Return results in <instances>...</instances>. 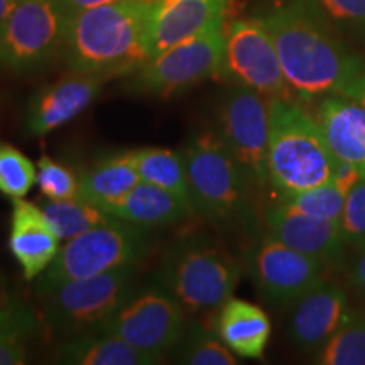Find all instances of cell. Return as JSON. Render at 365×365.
Instances as JSON below:
<instances>
[{
	"label": "cell",
	"instance_id": "obj_1",
	"mask_svg": "<svg viewBox=\"0 0 365 365\" xmlns=\"http://www.w3.org/2000/svg\"><path fill=\"white\" fill-rule=\"evenodd\" d=\"M276 46L294 95H344L365 75V59L333 29L313 0H269L255 14Z\"/></svg>",
	"mask_w": 365,
	"mask_h": 365
},
{
	"label": "cell",
	"instance_id": "obj_2",
	"mask_svg": "<svg viewBox=\"0 0 365 365\" xmlns=\"http://www.w3.org/2000/svg\"><path fill=\"white\" fill-rule=\"evenodd\" d=\"M153 0H122L86 9L68 19L66 65L73 71L130 75L150 58Z\"/></svg>",
	"mask_w": 365,
	"mask_h": 365
},
{
	"label": "cell",
	"instance_id": "obj_3",
	"mask_svg": "<svg viewBox=\"0 0 365 365\" xmlns=\"http://www.w3.org/2000/svg\"><path fill=\"white\" fill-rule=\"evenodd\" d=\"M182 156L193 212L220 232H247L255 223L257 190L215 130L195 134Z\"/></svg>",
	"mask_w": 365,
	"mask_h": 365
},
{
	"label": "cell",
	"instance_id": "obj_4",
	"mask_svg": "<svg viewBox=\"0 0 365 365\" xmlns=\"http://www.w3.org/2000/svg\"><path fill=\"white\" fill-rule=\"evenodd\" d=\"M269 185L279 200L327 185L341 163L331 153L314 117L293 100H269Z\"/></svg>",
	"mask_w": 365,
	"mask_h": 365
},
{
	"label": "cell",
	"instance_id": "obj_5",
	"mask_svg": "<svg viewBox=\"0 0 365 365\" xmlns=\"http://www.w3.org/2000/svg\"><path fill=\"white\" fill-rule=\"evenodd\" d=\"M158 284L190 313L220 308L234 294L240 266L215 237L190 232L168 244L156 272Z\"/></svg>",
	"mask_w": 365,
	"mask_h": 365
},
{
	"label": "cell",
	"instance_id": "obj_6",
	"mask_svg": "<svg viewBox=\"0 0 365 365\" xmlns=\"http://www.w3.org/2000/svg\"><path fill=\"white\" fill-rule=\"evenodd\" d=\"M139 287V264L63 282L39 294L41 317L54 336L98 331Z\"/></svg>",
	"mask_w": 365,
	"mask_h": 365
},
{
	"label": "cell",
	"instance_id": "obj_7",
	"mask_svg": "<svg viewBox=\"0 0 365 365\" xmlns=\"http://www.w3.org/2000/svg\"><path fill=\"white\" fill-rule=\"evenodd\" d=\"M150 250L149 228L113 220L65 240L49 267L36 282L43 294L63 282L85 279L113 269L140 264Z\"/></svg>",
	"mask_w": 365,
	"mask_h": 365
},
{
	"label": "cell",
	"instance_id": "obj_8",
	"mask_svg": "<svg viewBox=\"0 0 365 365\" xmlns=\"http://www.w3.org/2000/svg\"><path fill=\"white\" fill-rule=\"evenodd\" d=\"M223 53L225 26L150 56L130 73L127 88L140 95L171 97L222 75Z\"/></svg>",
	"mask_w": 365,
	"mask_h": 365
},
{
	"label": "cell",
	"instance_id": "obj_9",
	"mask_svg": "<svg viewBox=\"0 0 365 365\" xmlns=\"http://www.w3.org/2000/svg\"><path fill=\"white\" fill-rule=\"evenodd\" d=\"M185 313L180 301L161 284L137 287L98 331L118 336L161 362L188 323Z\"/></svg>",
	"mask_w": 365,
	"mask_h": 365
},
{
	"label": "cell",
	"instance_id": "obj_10",
	"mask_svg": "<svg viewBox=\"0 0 365 365\" xmlns=\"http://www.w3.org/2000/svg\"><path fill=\"white\" fill-rule=\"evenodd\" d=\"M66 26L58 0H19L0 33V63L19 73L44 66L63 49Z\"/></svg>",
	"mask_w": 365,
	"mask_h": 365
},
{
	"label": "cell",
	"instance_id": "obj_11",
	"mask_svg": "<svg viewBox=\"0 0 365 365\" xmlns=\"http://www.w3.org/2000/svg\"><path fill=\"white\" fill-rule=\"evenodd\" d=\"M222 75L266 98L293 100L294 91L282 71L271 36L255 17L235 19L225 26Z\"/></svg>",
	"mask_w": 365,
	"mask_h": 365
},
{
	"label": "cell",
	"instance_id": "obj_12",
	"mask_svg": "<svg viewBox=\"0 0 365 365\" xmlns=\"http://www.w3.org/2000/svg\"><path fill=\"white\" fill-rule=\"evenodd\" d=\"M217 134L257 190L269 185V98L235 85L218 108Z\"/></svg>",
	"mask_w": 365,
	"mask_h": 365
},
{
	"label": "cell",
	"instance_id": "obj_13",
	"mask_svg": "<svg viewBox=\"0 0 365 365\" xmlns=\"http://www.w3.org/2000/svg\"><path fill=\"white\" fill-rule=\"evenodd\" d=\"M325 267L323 261L289 247L269 232L255 242L249 257L259 294L274 307L294 304L323 281Z\"/></svg>",
	"mask_w": 365,
	"mask_h": 365
},
{
	"label": "cell",
	"instance_id": "obj_14",
	"mask_svg": "<svg viewBox=\"0 0 365 365\" xmlns=\"http://www.w3.org/2000/svg\"><path fill=\"white\" fill-rule=\"evenodd\" d=\"M107 81L95 73L73 71L41 88L27 103L26 130L31 135H46L66 125L83 113Z\"/></svg>",
	"mask_w": 365,
	"mask_h": 365
},
{
	"label": "cell",
	"instance_id": "obj_15",
	"mask_svg": "<svg viewBox=\"0 0 365 365\" xmlns=\"http://www.w3.org/2000/svg\"><path fill=\"white\" fill-rule=\"evenodd\" d=\"M267 232L299 252L319 259L327 266H341L346 242L340 223L314 218L281 202L264 212Z\"/></svg>",
	"mask_w": 365,
	"mask_h": 365
},
{
	"label": "cell",
	"instance_id": "obj_16",
	"mask_svg": "<svg viewBox=\"0 0 365 365\" xmlns=\"http://www.w3.org/2000/svg\"><path fill=\"white\" fill-rule=\"evenodd\" d=\"M350 309L344 287L323 279L294 303L287 330L291 341L303 352H319L344 325Z\"/></svg>",
	"mask_w": 365,
	"mask_h": 365
},
{
	"label": "cell",
	"instance_id": "obj_17",
	"mask_svg": "<svg viewBox=\"0 0 365 365\" xmlns=\"http://www.w3.org/2000/svg\"><path fill=\"white\" fill-rule=\"evenodd\" d=\"M228 0H153L150 56L225 26Z\"/></svg>",
	"mask_w": 365,
	"mask_h": 365
},
{
	"label": "cell",
	"instance_id": "obj_18",
	"mask_svg": "<svg viewBox=\"0 0 365 365\" xmlns=\"http://www.w3.org/2000/svg\"><path fill=\"white\" fill-rule=\"evenodd\" d=\"M11 202L9 249L26 279L34 281L54 261L61 239L39 205L26 198H12Z\"/></svg>",
	"mask_w": 365,
	"mask_h": 365
},
{
	"label": "cell",
	"instance_id": "obj_19",
	"mask_svg": "<svg viewBox=\"0 0 365 365\" xmlns=\"http://www.w3.org/2000/svg\"><path fill=\"white\" fill-rule=\"evenodd\" d=\"M314 120L341 164L365 178V107L344 95L318 98Z\"/></svg>",
	"mask_w": 365,
	"mask_h": 365
},
{
	"label": "cell",
	"instance_id": "obj_20",
	"mask_svg": "<svg viewBox=\"0 0 365 365\" xmlns=\"http://www.w3.org/2000/svg\"><path fill=\"white\" fill-rule=\"evenodd\" d=\"M215 331L237 357L262 359L271 339V319L257 304L232 296L218 309Z\"/></svg>",
	"mask_w": 365,
	"mask_h": 365
},
{
	"label": "cell",
	"instance_id": "obj_21",
	"mask_svg": "<svg viewBox=\"0 0 365 365\" xmlns=\"http://www.w3.org/2000/svg\"><path fill=\"white\" fill-rule=\"evenodd\" d=\"M118 220L137 227H166L190 217L191 210L170 191L140 181L120 200L105 207Z\"/></svg>",
	"mask_w": 365,
	"mask_h": 365
},
{
	"label": "cell",
	"instance_id": "obj_22",
	"mask_svg": "<svg viewBox=\"0 0 365 365\" xmlns=\"http://www.w3.org/2000/svg\"><path fill=\"white\" fill-rule=\"evenodd\" d=\"M56 362L70 365H154L158 359L140 352L118 336L91 331L63 339Z\"/></svg>",
	"mask_w": 365,
	"mask_h": 365
},
{
	"label": "cell",
	"instance_id": "obj_23",
	"mask_svg": "<svg viewBox=\"0 0 365 365\" xmlns=\"http://www.w3.org/2000/svg\"><path fill=\"white\" fill-rule=\"evenodd\" d=\"M140 176L132 150L105 156L80 173V198L105 208L129 193Z\"/></svg>",
	"mask_w": 365,
	"mask_h": 365
},
{
	"label": "cell",
	"instance_id": "obj_24",
	"mask_svg": "<svg viewBox=\"0 0 365 365\" xmlns=\"http://www.w3.org/2000/svg\"><path fill=\"white\" fill-rule=\"evenodd\" d=\"M132 156H134L140 181L170 191L193 212L182 150L180 153V150L164 148H140L132 150Z\"/></svg>",
	"mask_w": 365,
	"mask_h": 365
},
{
	"label": "cell",
	"instance_id": "obj_25",
	"mask_svg": "<svg viewBox=\"0 0 365 365\" xmlns=\"http://www.w3.org/2000/svg\"><path fill=\"white\" fill-rule=\"evenodd\" d=\"M41 322L34 309L19 298L0 303V365H22L29 360V341Z\"/></svg>",
	"mask_w": 365,
	"mask_h": 365
},
{
	"label": "cell",
	"instance_id": "obj_26",
	"mask_svg": "<svg viewBox=\"0 0 365 365\" xmlns=\"http://www.w3.org/2000/svg\"><path fill=\"white\" fill-rule=\"evenodd\" d=\"M359 178L360 176L352 168L341 164V170L335 180L327 182V185L317 186V188L303 191V193L287 196V198H282L281 202L314 218L340 223L346 193Z\"/></svg>",
	"mask_w": 365,
	"mask_h": 365
},
{
	"label": "cell",
	"instance_id": "obj_27",
	"mask_svg": "<svg viewBox=\"0 0 365 365\" xmlns=\"http://www.w3.org/2000/svg\"><path fill=\"white\" fill-rule=\"evenodd\" d=\"M171 360L185 365H235L237 355L220 340L215 330L200 322L186 323L170 350Z\"/></svg>",
	"mask_w": 365,
	"mask_h": 365
},
{
	"label": "cell",
	"instance_id": "obj_28",
	"mask_svg": "<svg viewBox=\"0 0 365 365\" xmlns=\"http://www.w3.org/2000/svg\"><path fill=\"white\" fill-rule=\"evenodd\" d=\"M39 207L44 210V213L48 215L49 222L53 223V227L56 228L59 239L61 240H70L73 237L91 230V228L107 225V223L117 220V218L110 215L105 208L83 198H46Z\"/></svg>",
	"mask_w": 365,
	"mask_h": 365
},
{
	"label": "cell",
	"instance_id": "obj_29",
	"mask_svg": "<svg viewBox=\"0 0 365 365\" xmlns=\"http://www.w3.org/2000/svg\"><path fill=\"white\" fill-rule=\"evenodd\" d=\"M323 365H365V309H350L339 331L322 346Z\"/></svg>",
	"mask_w": 365,
	"mask_h": 365
},
{
	"label": "cell",
	"instance_id": "obj_30",
	"mask_svg": "<svg viewBox=\"0 0 365 365\" xmlns=\"http://www.w3.org/2000/svg\"><path fill=\"white\" fill-rule=\"evenodd\" d=\"M38 182V168L22 150L0 140V193L24 198Z\"/></svg>",
	"mask_w": 365,
	"mask_h": 365
},
{
	"label": "cell",
	"instance_id": "obj_31",
	"mask_svg": "<svg viewBox=\"0 0 365 365\" xmlns=\"http://www.w3.org/2000/svg\"><path fill=\"white\" fill-rule=\"evenodd\" d=\"M344 39L365 48V0H313Z\"/></svg>",
	"mask_w": 365,
	"mask_h": 365
},
{
	"label": "cell",
	"instance_id": "obj_32",
	"mask_svg": "<svg viewBox=\"0 0 365 365\" xmlns=\"http://www.w3.org/2000/svg\"><path fill=\"white\" fill-rule=\"evenodd\" d=\"M38 182L41 193L48 200L80 198V173H75L65 164L54 161L49 156L39 158Z\"/></svg>",
	"mask_w": 365,
	"mask_h": 365
},
{
	"label": "cell",
	"instance_id": "obj_33",
	"mask_svg": "<svg viewBox=\"0 0 365 365\" xmlns=\"http://www.w3.org/2000/svg\"><path fill=\"white\" fill-rule=\"evenodd\" d=\"M340 227L346 247L355 252L365 247V178H359L346 193Z\"/></svg>",
	"mask_w": 365,
	"mask_h": 365
},
{
	"label": "cell",
	"instance_id": "obj_34",
	"mask_svg": "<svg viewBox=\"0 0 365 365\" xmlns=\"http://www.w3.org/2000/svg\"><path fill=\"white\" fill-rule=\"evenodd\" d=\"M350 281L355 291L365 299V247L355 252L352 269H350Z\"/></svg>",
	"mask_w": 365,
	"mask_h": 365
},
{
	"label": "cell",
	"instance_id": "obj_35",
	"mask_svg": "<svg viewBox=\"0 0 365 365\" xmlns=\"http://www.w3.org/2000/svg\"><path fill=\"white\" fill-rule=\"evenodd\" d=\"M58 2L63 11H65L68 19H70L71 16H75V14L81 11H86V9L108 6V4L122 2V0H58Z\"/></svg>",
	"mask_w": 365,
	"mask_h": 365
},
{
	"label": "cell",
	"instance_id": "obj_36",
	"mask_svg": "<svg viewBox=\"0 0 365 365\" xmlns=\"http://www.w3.org/2000/svg\"><path fill=\"white\" fill-rule=\"evenodd\" d=\"M344 97L357 100L359 103H362L365 107V75L360 76L359 80H355L354 83L345 90Z\"/></svg>",
	"mask_w": 365,
	"mask_h": 365
},
{
	"label": "cell",
	"instance_id": "obj_37",
	"mask_svg": "<svg viewBox=\"0 0 365 365\" xmlns=\"http://www.w3.org/2000/svg\"><path fill=\"white\" fill-rule=\"evenodd\" d=\"M17 2L19 0H0V33H2V27L6 24V21L9 19V16H11V12L14 11Z\"/></svg>",
	"mask_w": 365,
	"mask_h": 365
}]
</instances>
